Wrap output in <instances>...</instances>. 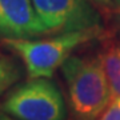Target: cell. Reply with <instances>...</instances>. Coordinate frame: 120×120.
Listing matches in <instances>:
<instances>
[{
	"mask_svg": "<svg viewBox=\"0 0 120 120\" xmlns=\"http://www.w3.org/2000/svg\"><path fill=\"white\" fill-rule=\"evenodd\" d=\"M60 68L68 87L72 119L98 120L112 101L100 55H71Z\"/></svg>",
	"mask_w": 120,
	"mask_h": 120,
	"instance_id": "obj_1",
	"label": "cell"
},
{
	"mask_svg": "<svg viewBox=\"0 0 120 120\" xmlns=\"http://www.w3.org/2000/svg\"><path fill=\"white\" fill-rule=\"evenodd\" d=\"M105 35L103 27L86 31H76L69 34L55 35L43 40H3V43L16 52L26 65L30 79L51 77L57 68L72 55L79 45Z\"/></svg>",
	"mask_w": 120,
	"mask_h": 120,
	"instance_id": "obj_2",
	"label": "cell"
},
{
	"mask_svg": "<svg viewBox=\"0 0 120 120\" xmlns=\"http://www.w3.org/2000/svg\"><path fill=\"white\" fill-rule=\"evenodd\" d=\"M1 109L19 120H65L64 98L49 77L30 79L12 90Z\"/></svg>",
	"mask_w": 120,
	"mask_h": 120,
	"instance_id": "obj_3",
	"label": "cell"
},
{
	"mask_svg": "<svg viewBox=\"0 0 120 120\" xmlns=\"http://www.w3.org/2000/svg\"><path fill=\"white\" fill-rule=\"evenodd\" d=\"M48 35L103 27L101 16L88 0H32Z\"/></svg>",
	"mask_w": 120,
	"mask_h": 120,
	"instance_id": "obj_4",
	"label": "cell"
},
{
	"mask_svg": "<svg viewBox=\"0 0 120 120\" xmlns=\"http://www.w3.org/2000/svg\"><path fill=\"white\" fill-rule=\"evenodd\" d=\"M48 35L32 0H0V38L3 40L32 39Z\"/></svg>",
	"mask_w": 120,
	"mask_h": 120,
	"instance_id": "obj_5",
	"label": "cell"
},
{
	"mask_svg": "<svg viewBox=\"0 0 120 120\" xmlns=\"http://www.w3.org/2000/svg\"><path fill=\"white\" fill-rule=\"evenodd\" d=\"M100 59L109 84L111 100L113 101L120 98V45L113 43L108 44L100 53Z\"/></svg>",
	"mask_w": 120,
	"mask_h": 120,
	"instance_id": "obj_6",
	"label": "cell"
},
{
	"mask_svg": "<svg viewBox=\"0 0 120 120\" xmlns=\"http://www.w3.org/2000/svg\"><path fill=\"white\" fill-rule=\"evenodd\" d=\"M22 71L17 61L0 51V96L20 79Z\"/></svg>",
	"mask_w": 120,
	"mask_h": 120,
	"instance_id": "obj_7",
	"label": "cell"
},
{
	"mask_svg": "<svg viewBox=\"0 0 120 120\" xmlns=\"http://www.w3.org/2000/svg\"><path fill=\"white\" fill-rule=\"evenodd\" d=\"M98 120H120V98L113 100Z\"/></svg>",
	"mask_w": 120,
	"mask_h": 120,
	"instance_id": "obj_8",
	"label": "cell"
},
{
	"mask_svg": "<svg viewBox=\"0 0 120 120\" xmlns=\"http://www.w3.org/2000/svg\"><path fill=\"white\" fill-rule=\"evenodd\" d=\"M95 4L100 5V7H105V8H109L113 5V1L112 0H92Z\"/></svg>",
	"mask_w": 120,
	"mask_h": 120,
	"instance_id": "obj_9",
	"label": "cell"
},
{
	"mask_svg": "<svg viewBox=\"0 0 120 120\" xmlns=\"http://www.w3.org/2000/svg\"><path fill=\"white\" fill-rule=\"evenodd\" d=\"M0 120H19V119H16V117L8 115V113H5L3 109H0Z\"/></svg>",
	"mask_w": 120,
	"mask_h": 120,
	"instance_id": "obj_10",
	"label": "cell"
},
{
	"mask_svg": "<svg viewBox=\"0 0 120 120\" xmlns=\"http://www.w3.org/2000/svg\"><path fill=\"white\" fill-rule=\"evenodd\" d=\"M112 1H113L115 5H120V0H112Z\"/></svg>",
	"mask_w": 120,
	"mask_h": 120,
	"instance_id": "obj_11",
	"label": "cell"
}]
</instances>
